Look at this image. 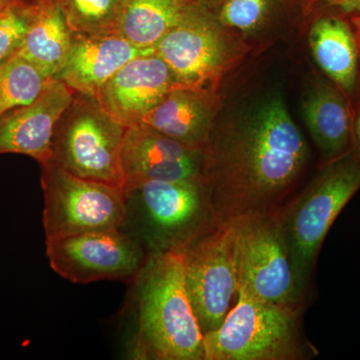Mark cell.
I'll return each instance as SVG.
<instances>
[{
    "label": "cell",
    "mask_w": 360,
    "mask_h": 360,
    "mask_svg": "<svg viewBox=\"0 0 360 360\" xmlns=\"http://www.w3.org/2000/svg\"><path fill=\"white\" fill-rule=\"evenodd\" d=\"M309 158V146L279 94L214 122L205 146V177L217 221L283 208Z\"/></svg>",
    "instance_id": "obj_1"
},
{
    "label": "cell",
    "mask_w": 360,
    "mask_h": 360,
    "mask_svg": "<svg viewBox=\"0 0 360 360\" xmlns=\"http://www.w3.org/2000/svg\"><path fill=\"white\" fill-rule=\"evenodd\" d=\"M135 359L203 360V335L188 295L184 252L149 257L134 279Z\"/></svg>",
    "instance_id": "obj_2"
},
{
    "label": "cell",
    "mask_w": 360,
    "mask_h": 360,
    "mask_svg": "<svg viewBox=\"0 0 360 360\" xmlns=\"http://www.w3.org/2000/svg\"><path fill=\"white\" fill-rule=\"evenodd\" d=\"M123 188L125 217L120 229L148 257L184 252L219 224L205 181L149 180Z\"/></svg>",
    "instance_id": "obj_3"
},
{
    "label": "cell",
    "mask_w": 360,
    "mask_h": 360,
    "mask_svg": "<svg viewBox=\"0 0 360 360\" xmlns=\"http://www.w3.org/2000/svg\"><path fill=\"white\" fill-rule=\"evenodd\" d=\"M359 189L360 160L352 153L322 165L302 195L281 210L291 266L302 295L328 231Z\"/></svg>",
    "instance_id": "obj_4"
},
{
    "label": "cell",
    "mask_w": 360,
    "mask_h": 360,
    "mask_svg": "<svg viewBox=\"0 0 360 360\" xmlns=\"http://www.w3.org/2000/svg\"><path fill=\"white\" fill-rule=\"evenodd\" d=\"M236 295L221 326L205 333L203 360L302 359L300 305L264 302L240 288Z\"/></svg>",
    "instance_id": "obj_5"
},
{
    "label": "cell",
    "mask_w": 360,
    "mask_h": 360,
    "mask_svg": "<svg viewBox=\"0 0 360 360\" xmlns=\"http://www.w3.org/2000/svg\"><path fill=\"white\" fill-rule=\"evenodd\" d=\"M127 129L101 108L96 96L75 92L56 124L49 161L75 176L123 187Z\"/></svg>",
    "instance_id": "obj_6"
},
{
    "label": "cell",
    "mask_w": 360,
    "mask_h": 360,
    "mask_svg": "<svg viewBox=\"0 0 360 360\" xmlns=\"http://www.w3.org/2000/svg\"><path fill=\"white\" fill-rule=\"evenodd\" d=\"M46 238L120 229L125 217L122 186L82 179L51 161L41 165Z\"/></svg>",
    "instance_id": "obj_7"
},
{
    "label": "cell",
    "mask_w": 360,
    "mask_h": 360,
    "mask_svg": "<svg viewBox=\"0 0 360 360\" xmlns=\"http://www.w3.org/2000/svg\"><path fill=\"white\" fill-rule=\"evenodd\" d=\"M281 210L236 220L238 288L281 305H298L296 285L284 236Z\"/></svg>",
    "instance_id": "obj_8"
},
{
    "label": "cell",
    "mask_w": 360,
    "mask_h": 360,
    "mask_svg": "<svg viewBox=\"0 0 360 360\" xmlns=\"http://www.w3.org/2000/svg\"><path fill=\"white\" fill-rule=\"evenodd\" d=\"M217 14L191 2L155 45L180 86L212 89L236 56V45Z\"/></svg>",
    "instance_id": "obj_9"
},
{
    "label": "cell",
    "mask_w": 360,
    "mask_h": 360,
    "mask_svg": "<svg viewBox=\"0 0 360 360\" xmlns=\"http://www.w3.org/2000/svg\"><path fill=\"white\" fill-rule=\"evenodd\" d=\"M234 221L221 222L184 251L189 297L203 335L219 328L238 291Z\"/></svg>",
    "instance_id": "obj_10"
},
{
    "label": "cell",
    "mask_w": 360,
    "mask_h": 360,
    "mask_svg": "<svg viewBox=\"0 0 360 360\" xmlns=\"http://www.w3.org/2000/svg\"><path fill=\"white\" fill-rule=\"evenodd\" d=\"M46 257L58 276L80 284L134 281L148 259L122 229L46 238Z\"/></svg>",
    "instance_id": "obj_11"
},
{
    "label": "cell",
    "mask_w": 360,
    "mask_h": 360,
    "mask_svg": "<svg viewBox=\"0 0 360 360\" xmlns=\"http://www.w3.org/2000/svg\"><path fill=\"white\" fill-rule=\"evenodd\" d=\"M122 163L125 184L149 180L205 182V148H195L141 123L127 127Z\"/></svg>",
    "instance_id": "obj_12"
},
{
    "label": "cell",
    "mask_w": 360,
    "mask_h": 360,
    "mask_svg": "<svg viewBox=\"0 0 360 360\" xmlns=\"http://www.w3.org/2000/svg\"><path fill=\"white\" fill-rule=\"evenodd\" d=\"M176 85L169 66L155 52L129 61L96 97L108 115L130 127L141 124L146 113Z\"/></svg>",
    "instance_id": "obj_13"
},
{
    "label": "cell",
    "mask_w": 360,
    "mask_h": 360,
    "mask_svg": "<svg viewBox=\"0 0 360 360\" xmlns=\"http://www.w3.org/2000/svg\"><path fill=\"white\" fill-rule=\"evenodd\" d=\"M75 94L53 77L33 103L0 116V155L18 153L34 158L40 165L46 163L56 124Z\"/></svg>",
    "instance_id": "obj_14"
},
{
    "label": "cell",
    "mask_w": 360,
    "mask_h": 360,
    "mask_svg": "<svg viewBox=\"0 0 360 360\" xmlns=\"http://www.w3.org/2000/svg\"><path fill=\"white\" fill-rule=\"evenodd\" d=\"M309 42L315 63L324 77L338 85L354 105L360 94L359 30L352 14L316 4Z\"/></svg>",
    "instance_id": "obj_15"
},
{
    "label": "cell",
    "mask_w": 360,
    "mask_h": 360,
    "mask_svg": "<svg viewBox=\"0 0 360 360\" xmlns=\"http://www.w3.org/2000/svg\"><path fill=\"white\" fill-rule=\"evenodd\" d=\"M155 53L141 49L117 33H75L65 65L56 75L77 94L96 96L122 66L137 56Z\"/></svg>",
    "instance_id": "obj_16"
},
{
    "label": "cell",
    "mask_w": 360,
    "mask_h": 360,
    "mask_svg": "<svg viewBox=\"0 0 360 360\" xmlns=\"http://www.w3.org/2000/svg\"><path fill=\"white\" fill-rule=\"evenodd\" d=\"M305 124L323 165L354 150V105L328 77L312 82L302 103Z\"/></svg>",
    "instance_id": "obj_17"
},
{
    "label": "cell",
    "mask_w": 360,
    "mask_h": 360,
    "mask_svg": "<svg viewBox=\"0 0 360 360\" xmlns=\"http://www.w3.org/2000/svg\"><path fill=\"white\" fill-rule=\"evenodd\" d=\"M217 110L212 89L176 85L146 113L141 123L191 148H205Z\"/></svg>",
    "instance_id": "obj_18"
},
{
    "label": "cell",
    "mask_w": 360,
    "mask_h": 360,
    "mask_svg": "<svg viewBox=\"0 0 360 360\" xmlns=\"http://www.w3.org/2000/svg\"><path fill=\"white\" fill-rule=\"evenodd\" d=\"M72 35L56 0H32V20L18 53L56 77L68 58Z\"/></svg>",
    "instance_id": "obj_19"
},
{
    "label": "cell",
    "mask_w": 360,
    "mask_h": 360,
    "mask_svg": "<svg viewBox=\"0 0 360 360\" xmlns=\"http://www.w3.org/2000/svg\"><path fill=\"white\" fill-rule=\"evenodd\" d=\"M191 4V0H124L117 34L135 46L155 51Z\"/></svg>",
    "instance_id": "obj_20"
},
{
    "label": "cell",
    "mask_w": 360,
    "mask_h": 360,
    "mask_svg": "<svg viewBox=\"0 0 360 360\" xmlns=\"http://www.w3.org/2000/svg\"><path fill=\"white\" fill-rule=\"evenodd\" d=\"M51 78L20 53L0 63V116L33 103Z\"/></svg>",
    "instance_id": "obj_21"
},
{
    "label": "cell",
    "mask_w": 360,
    "mask_h": 360,
    "mask_svg": "<svg viewBox=\"0 0 360 360\" xmlns=\"http://www.w3.org/2000/svg\"><path fill=\"white\" fill-rule=\"evenodd\" d=\"M124 0H56L72 32L117 33Z\"/></svg>",
    "instance_id": "obj_22"
},
{
    "label": "cell",
    "mask_w": 360,
    "mask_h": 360,
    "mask_svg": "<svg viewBox=\"0 0 360 360\" xmlns=\"http://www.w3.org/2000/svg\"><path fill=\"white\" fill-rule=\"evenodd\" d=\"M290 2V0H229L215 14L229 30L251 34L269 25Z\"/></svg>",
    "instance_id": "obj_23"
},
{
    "label": "cell",
    "mask_w": 360,
    "mask_h": 360,
    "mask_svg": "<svg viewBox=\"0 0 360 360\" xmlns=\"http://www.w3.org/2000/svg\"><path fill=\"white\" fill-rule=\"evenodd\" d=\"M32 16V0H13L0 11V63L20 51Z\"/></svg>",
    "instance_id": "obj_24"
},
{
    "label": "cell",
    "mask_w": 360,
    "mask_h": 360,
    "mask_svg": "<svg viewBox=\"0 0 360 360\" xmlns=\"http://www.w3.org/2000/svg\"><path fill=\"white\" fill-rule=\"evenodd\" d=\"M316 4L335 7L345 13L359 15L360 0H314Z\"/></svg>",
    "instance_id": "obj_25"
},
{
    "label": "cell",
    "mask_w": 360,
    "mask_h": 360,
    "mask_svg": "<svg viewBox=\"0 0 360 360\" xmlns=\"http://www.w3.org/2000/svg\"><path fill=\"white\" fill-rule=\"evenodd\" d=\"M352 153L360 160V94L354 105V150Z\"/></svg>",
    "instance_id": "obj_26"
},
{
    "label": "cell",
    "mask_w": 360,
    "mask_h": 360,
    "mask_svg": "<svg viewBox=\"0 0 360 360\" xmlns=\"http://www.w3.org/2000/svg\"><path fill=\"white\" fill-rule=\"evenodd\" d=\"M194 4L205 7L208 11L217 13L219 11L220 7L226 4L229 0H191Z\"/></svg>",
    "instance_id": "obj_27"
},
{
    "label": "cell",
    "mask_w": 360,
    "mask_h": 360,
    "mask_svg": "<svg viewBox=\"0 0 360 360\" xmlns=\"http://www.w3.org/2000/svg\"><path fill=\"white\" fill-rule=\"evenodd\" d=\"M11 1H13V0H0V11H2L4 7L8 6Z\"/></svg>",
    "instance_id": "obj_28"
},
{
    "label": "cell",
    "mask_w": 360,
    "mask_h": 360,
    "mask_svg": "<svg viewBox=\"0 0 360 360\" xmlns=\"http://www.w3.org/2000/svg\"><path fill=\"white\" fill-rule=\"evenodd\" d=\"M352 18H354L355 25H356L357 27L360 30V14L359 15H352Z\"/></svg>",
    "instance_id": "obj_29"
},
{
    "label": "cell",
    "mask_w": 360,
    "mask_h": 360,
    "mask_svg": "<svg viewBox=\"0 0 360 360\" xmlns=\"http://www.w3.org/2000/svg\"><path fill=\"white\" fill-rule=\"evenodd\" d=\"M356 27H357V26H356ZM357 30H359V44H360V30L359 27H357Z\"/></svg>",
    "instance_id": "obj_30"
}]
</instances>
